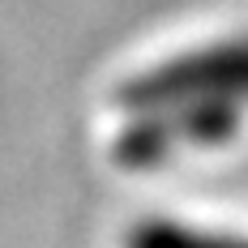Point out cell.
Listing matches in <instances>:
<instances>
[{"instance_id":"3","label":"cell","mask_w":248,"mask_h":248,"mask_svg":"<svg viewBox=\"0 0 248 248\" xmlns=\"http://www.w3.org/2000/svg\"><path fill=\"white\" fill-rule=\"evenodd\" d=\"M124 248H248V235L235 231H210L180 218H141L128 231Z\"/></svg>"},{"instance_id":"2","label":"cell","mask_w":248,"mask_h":248,"mask_svg":"<svg viewBox=\"0 0 248 248\" xmlns=\"http://www.w3.org/2000/svg\"><path fill=\"white\" fill-rule=\"evenodd\" d=\"M244 107L248 103H175L137 111L111 137V163L124 171H154L184 150L227 146L244 128Z\"/></svg>"},{"instance_id":"1","label":"cell","mask_w":248,"mask_h":248,"mask_svg":"<svg viewBox=\"0 0 248 248\" xmlns=\"http://www.w3.org/2000/svg\"><path fill=\"white\" fill-rule=\"evenodd\" d=\"M124 111H154L175 103H248V34L218 39L205 47L180 51L163 64H150L111 94Z\"/></svg>"}]
</instances>
